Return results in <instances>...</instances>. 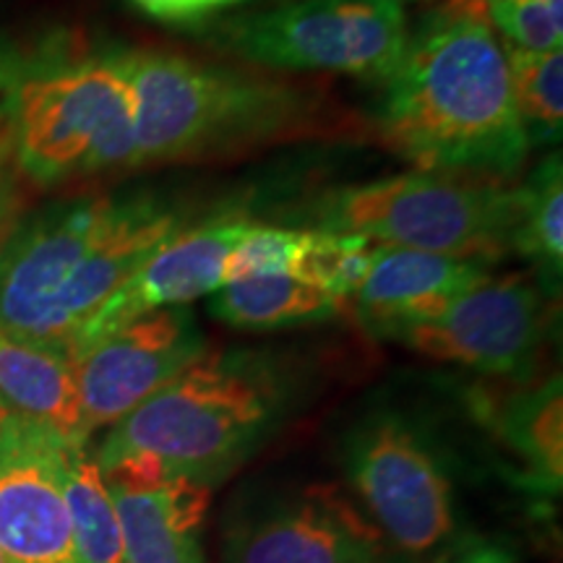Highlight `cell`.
Instances as JSON below:
<instances>
[{
	"mask_svg": "<svg viewBox=\"0 0 563 563\" xmlns=\"http://www.w3.org/2000/svg\"><path fill=\"white\" fill-rule=\"evenodd\" d=\"M378 136L426 173L509 175L527 144L506 45L481 0H443L407 34L386 81Z\"/></svg>",
	"mask_w": 563,
	"mask_h": 563,
	"instance_id": "6da1fadb",
	"label": "cell"
},
{
	"mask_svg": "<svg viewBox=\"0 0 563 563\" xmlns=\"http://www.w3.org/2000/svg\"><path fill=\"white\" fill-rule=\"evenodd\" d=\"M136 167L228 159L344 129L321 89L167 51H131Z\"/></svg>",
	"mask_w": 563,
	"mask_h": 563,
	"instance_id": "7a4b0ae2",
	"label": "cell"
},
{
	"mask_svg": "<svg viewBox=\"0 0 563 563\" xmlns=\"http://www.w3.org/2000/svg\"><path fill=\"white\" fill-rule=\"evenodd\" d=\"M0 97L16 162L34 186L136 167L131 51L53 40L0 63Z\"/></svg>",
	"mask_w": 563,
	"mask_h": 563,
	"instance_id": "3957f363",
	"label": "cell"
},
{
	"mask_svg": "<svg viewBox=\"0 0 563 563\" xmlns=\"http://www.w3.org/2000/svg\"><path fill=\"white\" fill-rule=\"evenodd\" d=\"M282 412L277 376L251 355L203 352L178 378L110 426L97 467L108 483H207L264 439Z\"/></svg>",
	"mask_w": 563,
	"mask_h": 563,
	"instance_id": "277c9868",
	"label": "cell"
},
{
	"mask_svg": "<svg viewBox=\"0 0 563 563\" xmlns=\"http://www.w3.org/2000/svg\"><path fill=\"white\" fill-rule=\"evenodd\" d=\"M519 191L485 178L415 170L323 194L308 217L323 232L490 264L511 251Z\"/></svg>",
	"mask_w": 563,
	"mask_h": 563,
	"instance_id": "5b68a950",
	"label": "cell"
},
{
	"mask_svg": "<svg viewBox=\"0 0 563 563\" xmlns=\"http://www.w3.org/2000/svg\"><path fill=\"white\" fill-rule=\"evenodd\" d=\"M397 0H292L232 19L220 42L238 58L279 70H323L389 81L407 47Z\"/></svg>",
	"mask_w": 563,
	"mask_h": 563,
	"instance_id": "8992f818",
	"label": "cell"
},
{
	"mask_svg": "<svg viewBox=\"0 0 563 563\" xmlns=\"http://www.w3.org/2000/svg\"><path fill=\"white\" fill-rule=\"evenodd\" d=\"M347 470L382 532L426 553L454 530L452 485L426 441L397 415H378L352 435Z\"/></svg>",
	"mask_w": 563,
	"mask_h": 563,
	"instance_id": "52a82bcc",
	"label": "cell"
},
{
	"mask_svg": "<svg viewBox=\"0 0 563 563\" xmlns=\"http://www.w3.org/2000/svg\"><path fill=\"white\" fill-rule=\"evenodd\" d=\"M110 207L108 196H87L21 220L0 251V332L58 352V300L100 235Z\"/></svg>",
	"mask_w": 563,
	"mask_h": 563,
	"instance_id": "ba28073f",
	"label": "cell"
},
{
	"mask_svg": "<svg viewBox=\"0 0 563 563\" xmlns=\"http://www.w3.org/2000/svg\"><path fill=\"white\" fill-rule=\"evenodd\" d=\"M548 327V292L527 274L485 279L431 321L397 329V340L443 363L527 376Z\"/></svg>",
	"mask_w": 563,
	"mask_h": 563,
	"instance_id": "9c48e42d",
	"label": "cell"
},
{
	"mask_svg": "<svg viewBox=\"0 0 563 563\" xmlns=\"http://www.w3.org/2000/svg\"><path fill=\"white\" fill-rule=\"evenodd\" d=\"M186 306L133 319L89 344L74 361L84 431L115 426L207 352Z\"/></svg>",
	"mask_w": 563,
	"mask_h": 563,
	"instance_id": "30bf717a",
	"label": "cell"
},
{
	"mask_svg": "<svg viewBox=\"0 0 563 563\" xmlns=\"http://www.w3.org/2000/svg\"><path fill=\"white\" fill-rule=\"evenodd\" d=\"M74 449L19 420L0 443V551L9 563H74L63 493Z\"/></svg>",
	"mask_w": 563,
	"mask_h": 563,
	"instance_id": "8fae6325",
	"label": "cell"
},
{
	"mask_svg": "<svg viewBox=\"0 0 563 563\" xmlns=\"http://www.w3.org/2000/svg\"><path fill=\"white\" fill-rule=\"evenodd\" d=\"M251 228L243 211H222L214 220L183 228L131 274V279L100 308L84 334L81 355L89 344L108 336L141 316L180 308L217 292L224 285L230 251ZM74 357V361H76Z\"/></svg>",
	"mask_w": 563,
	"mask_h": 563,
	"instance_id": "7c38bea8",
	"label": "cell"
},
{
	"mask_svg": "<svg viewBox=\"0 0 563 563\" xmlns=\"http://www.w3.org/2000/svg\"><path fill=\"white\" fill-rule=\"evenodd\" d=\"M186 224L154 199H112L100 235L70 274L55 311V347L74 363L87 327L131 274Z\"/></svg>",
	"mask_w": 563,
	"mask_h": 563,
	"instance_id": "4fadbf2b",
	"label": "cell"
},
{
	"mask_svg": "<svg viewBox=\"0 0 563 563\" xmlns=\"http://www.w3.org/2000/svg\"><path fill=\"white\" fill-rule=\"evenodd\" d=\"M378 540L376 527L344 498L316 490L238 525L228 534L224 563H376Z\"/></svg>",
	"mask_w": 563,
	"mask_h": 563,
	"instance_id": "5bb4252c",
	"label": "cell"
},
{
	"mask_svg": "<svg viewBox=\"0 0 563 563\" xmlns=\"http://www.w3.org/2000/svg\"><path fill=\"white\" fill-rule=\"evenodd\" d=\"M488 277V264L475 258L378 245L368 277L352 302L371 332L391 336L397 329L441 316Z\"/></svg>",
	"mask_w": 563,
	"mask_h": 563,
	"instance_id": "9a60e30c",
	"label": "cell"
},
{
	"mask_svg": "<svg viewBox=\"0 0 563 563\" xmlns=\"http://www.w3.org/2000/svg\"><path fill=\"white\" fill-rule=\"evenodd\" d=\"M104 485L121 522L125 563H201L199 527L209 504L207 483L159 477Z\"/></svg>",
	"mask_w": 563,
	"mask_h": 563,
	"instance_id": "2e32d148",
	"label": "cell"
},
{
	"mask_svg": "<svg viewBox=\"0 0 563 563\" xmlns=\"http://www.w3.org/2000/svg\"><path fill=\"white\" fill-rule=\"evenodd\" d=\"M0 402L24 426L53 433L68 446H87L74 363L60 352L0 332Z\"/></svg>",
	"mask_w": 563,
	"mask_h": 563,
	"instance_id": "e0dca14e",
	"label": "cell"
},
{
	"mask_svg": "<svg viewBox=\"0 0 563 563\" xmlns=\"http://www.w3.org/2000/svg\"><path fill=\"white\" fill-rule=\"evenodd\" d=\"M209 311L228 327L266 332L329 321L342 311V302L302 279L258 277L222 285L211 292Z\"/></svg>",
	"mask_w": 563,
	"mask_h": 563,
	"instance_id": "ac0fdd59",
	"label": "cell"
},
{
	"mask_svg": "<svg viewBox=\"0 0 563 563\" xmlns=\"http://www.w3.org/2000/svg\"><path fill=\"white\" fill-rule=\"evenodd\" d=\"M496 431L522 460L532 488L559 493L563 481V391L553 376L517 394L496 412Z\"/></svg>",
	"mask_w": 563,
	"mask_h": 563,
	"instance_id": "d6986e66",
	"label": "cell"
},
{
	"mask_svg": "<svg viewBox=\"0 0 563 563\" xmlns=\"http://www.w3.org/2000/svg\"><path fill=\"white\" fill-rule=\"evenodd\" d=\"M519 191L517 230L511 251L534 264L540 287L548 295L561 290L563 272V173L561 157L540 162Z\"/></svg>",
	"mask_w": 563,
	"mask_h": 563,
	"instance_id": "ffe728a7",
	"label": "cell"
},
{
	"mask_svg": "<svg viewBox=\"0 0 563 563\" xmlns=\"http://www.w3.org/2000/svg\"><path fill=\"white\" fill-rule=\"evenodd\" d=\"M63 493L74 538V563H125L115 504L100 467L84 449L68 454Z\"/></svg>",
	"mask_w": 563,
	"mask_h": 563,
	"instance_id": "44dd1931",
	"label": "cell"
},
{
	"mask_svg": "<svg viewBox=\"0 0 563 563\" xmlns=\"http://www.w3.org/2000/svg\"><path fill=\"white\" fill-rule=\"evenodd\" d=\"M514 108L530 146L553 144L563 125V53L506 47Z\"/></svg>",
	"mask_w": 563,
	"mask_h": 563,
	"instance_id": "7402d4cb",
	"label": "cell"
},
{
	"mask_svg": "<svg viewBox=\"0 0 563 563\" xmlns=\"http://www.w3.org/2000/svg\"><path fill=\"white\" fill-rule=\"evenodd\" d=\"M378 245L382 243L355 232L311 230L295 279L319 287L344 306V300L355 298L368 277Z\"/></svg>",
	"mask_w": 563,
	"mask_h": 563,
	"instance_id": "603a6c76",
	"label": "cell"
},
{
	"mask_svg": "<svg viewBox=\"0 0 563 563\" xmlns=\"http://www.w3.org/2000/svg\"><path fill=\"white\" fill-rule=\"evenodd\" d=\"M311 230L251 224L230 251L224 264V285L258 277H295Z\"/></svg>",
	"mask_w": 563,
	"mask_h": 563,
	"instance_id": "cb8c5ba5",
	"label": "cell"
},
{
	"mask_svg": "<svg viewBox=\"0 0 563 563\" xmlns=\"http://www.w3.org/2000/svg\"><path fill=\"white\" fill-rule=\"evenodd\" d=\"M493 30L514 51H561L563 0H481Z\"/></svg>",
	"mask_w": 563,
	"mask_h": 563,
	"instance_id": "d4e9b609",
	"label": "cell"
},
{
	"mask_svg": "<svg viewBox=\"0 0 563 563\" xmlns=\"http://www.w3.org/2000/svg\"><path fill=\"white\" fill-rule=\"evenodd\" d=\"M32 183L21 173L16 152H13L11 123L5 110L0 112V251L11 241V235L24 220L26 188Z\"/></svg>",
	"mask_w": 563,
	"mask_h": 563,
	"instance_id": "484cf974",
	"label": "cell"
},
{
	"mask_svg": "<svg viewBox=\"0 0 563 563\" xmlns=\"http://www.w3.org/2000/svg\"><path fill=\"white\" fill-rule=\"evenodd\" d=\"M133 5L146 16L157 21H170V24H188V21L207 19L217 11L235 9V5L249 3V0H131Z\"/></svg>",
	"mask_w": 563,
	"mask_h": 563,
	"instance_id": "4316f807",
	"label": "cell"
},
{
	"mask_svg": "<svg viewBox=\"0 0 563 563\" xmlns=\"http://www.w3.org/2000/svg\"><path fill=\"white\" fill-rule=\"evenodd\" d=\"M13 426H16V418H13V415L3 407V402H0V443H3L5 435L13 431Z\"/></svg>",
	"mask_w": 563,
	"mask_h": 563,
	"instance_id": "83f0119b",
	"label": "cell"
},
{
	"mask_svg": "<svg viewBox=\"0 0 563 563\" xmlns=\"http://www.w3.org/2000/svg\"><path fill=\"white\" fill-rule=\"evenodd\" d=\"M464 563H511V561L504 559V555H498L496 551H483V553L470 555V559Z\"/></svg>",
	"mask_w": 563,
	"mask_h": 563,
	"instance_id": "f1b7e54d",
	"label": "cell"
},
{
	"mask_svg": "<svg viewBox=\"0 0 563 563\" xmlns=\"http://www.w3.org/2000/svg\"><path fill=\"white\" fill-rule=\"evenodd\" d=\"M0 563H9V561H5V555H3V551H0Z\"/></svg>",
	"mask_w": 563,
	"mask_h": 563,
	"instance_id": "f546056e",
	"label": "cell"
},
{
	"mask_svg": "<svg viewBox=\"0 0 563 563\" xmlns=\"http://www.w3.org/2000/svg\"><path fill=\"white\" fill-rule=\"evenodd\" d=\"M397 3H399V5H402V3H405V0H397Z\"/></svg>",
	"mask_w": 563,
	"mask_h": 563,
	"instance_id": "4dcf8cb0",
	"label": "cell"
},
{
	"mask_svg": "<svg viewBox=\"0 0 563 563\" xmlns=\"http://www.w3.org/2000/svg\"><path fill=\"white\" fill-rule=\"evenodd\" d=\"M0 112H3V102H0Z\"/></svg>",
	"mask_w": 563,
	"mask_h": 563,
	"instance_id": "1f68e13d",
	"label": "cell"
}]
</instances>
